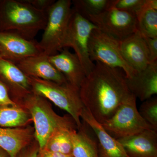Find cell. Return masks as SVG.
<instances>
[{
    "instance_id": "obj_1",
    "label": "cell",
    "mask_w": 157,
    "mask_h": 157,
    "mask_svg": "<svg viewBox=\"0 0 157 157\" xmlns=\"http://www.w3.org/2000/svg\"><path fill=\"white\" fill-rule=\"evenodd\" d=\"M79 94L84 107L102 124L131 94L122 70L97 62L82 82Z\"/></svg>"
},
{
    "instance_id": "obj_2",
    "label": "cell",
    "mask_w": 157,
    "mask_h": 157,
    "mask_svg": "<svg viewBox=\"0 0 157 157\" xmlns=\"http://www.w3.org/2000/svg\"><path fill=\"white\" fill-rule=\"evenodd\" d=\"M46 22V12L25 0H0V32H12L33 40Z\"/></svg>"
},
{
    "instance_id": "obj_3",
    "label": "cell",
    "mask_w": 157,
    "mask_h": 157,
    "mask_svg": "<svg viewBox=\"0 0 157 157\" xmlns=\"http://www.w3.org/2000/svg\"><path fill=\"white\" fill-rule=\"evenodd\" d=\"M24 100L33 121L39 149L44 148L48 139L56 131L63 129L76 130L77 126L70 116L58 115L42 96L32 92Z\"/></svg>"
},
{
    "instance_id": "obj_4",
    "label": "cell",
    "mask_w": 157,
    "mask_h": 157,
    "mask_svg": "<svg viewBox=\"0 0 157 157\" xmlns=\"http://www.w3.org/2000/svg\"><path fill=\"white\" fill-rule=\"evenodd\" d=\"M32 91L48 100L69 113L79 128L81 114L84 107L79 90L69 83L58 84L53 82L29 77Z\"/></svg>"
},
{
    "instance_id": "obj_5",
    "label": "cell",
    "mask_w": 157,
    "mask_h": 157,
    "mask_svg": "<svg viewBox=\"0 0 157 157\" xmlns=\"http://www.w3.org/2000/svg\"><path fill=\"white\" fill-rule=\"evenodd\" d=\"M72 1H55L47 12V22L39 45L43 53L52 56L63 49V44L73 11Z\"/></svg>"
},
{
    "instance_id": "obj_6",
    "label": "cell",
    "mask_w": 157,
    "mask_h": 157,
    "mask_svg": "<svg viewBox=\"0 0 157 157\" xmlns=\"http://www.w3.org/2000/svg\"><path fill=\"white\" fill-rule=\"evenodd\" d=\"M136 99L131 94L118 107L112 116L101 124L104 129L115 139L132 136L144 130L153 129L139 113L136 105Z\"/></svg>"
},
{
    "instance_id": "obj_7",
    "label": "cell",
    "mask_w": 157,
    "mask_h": 157,
    "mask_svg": "<svg viewBox=\"0 0 157 157\" xmlns=\"http://www.w3.org/2000/svg\"><path fill=\"white\" fill-rule=\"evenodd\" d=\"M90 59L112 68L123 71L126 78L137 73L124 59L120 49V41L96 29L91 33L88 45Z\"/></svg>"
},
{
    "instance_id": "obj_8",
    "label": "cell",
    "mask_w": 157,
    "mask_h": 157,
    "mask_svg": "<svg viewBox=\"0 0 157 157\" xmlns=\"http://www.w3.org/2000/svg\"><path fill=\"white\" fill-rule=\"evenodd\" d=\"M73 10L63 44V49L68 47L73 48L86 76L94 67V63L91 60L89 53L90 36L92 32L98 28L89 20Z\"/></svg>"
},
{
    "instance_id": "obj_9",
    "label": "cell",
    "mask_w": 157,
    "mask_h": 157,
    "mask_svg": "<svg viewBox=\"0 0 157 157\" xmlns=\"http://www.w3.org/2000/svg\"><path fill=\"white\" fill-rule=\"evenodd\" d=\"M105 34L121 41L137 30V18L132 14L111 7L101 14L88 17Z\"/></svg>"
},
{
    "instance_id": "obj_10",
    "label": "cell",
    "mask_w": 157,
    "mask_h": 157,
    "mask_svg": "<svg viewBox=\"0 0 157 157\" xmlns=\"http://www.w3.org/2000/svg\"><path fill=\"white\" fill-rule=\"evenodd\" d=\"M0 48L6 59L15 63L28 57L43 53L39 42L10 32H0Z\"/></svg>"
},
{
    "instance_id": "obj_11",
    "label": "cell",
    "mask_w": 157,
    "mask_h": 157,
    "mask_svg": "<svg viewBox=\"0 0 157 157\" xmlns=\"http://www.w3.org/2000/svg\"><path fill=\"white\" fill-rule=\"evenodd\" d=\"M14 63L29 77L60 84L68 82L65 76L49 61L48 56L44 53L21 59Z\"/></svg>"
},
{
    "instance_id": "obj_12",
    "label": "cell",
    "mask_w": 157,
    "mask_h": 157,
    "mask_svg": "<svg viewBox=\"0 0 157 157\" xmlns=\"http://www.w3.org/2000/svg\"><path fill=\"white\" fill-rule=\"evenodd\" d=\"M120 49L125 61L137 72L144 70L150 63L146 41L138 31L120 41Z\"/></svg>"
},
{
    "instance_id": "obj_13",
    "label": "cell",
    "mask_w": 157,
    "mask_h": 157,
    "mask_svg": "<svg viewBox=\"0 0 157 157\" xmlns=\"http://www.w3.org/2000/svg\"><path fill=\"white\" fill-rule=\"evenodd\" d=\"M81 117L95 135L100 157H129L117 139L109 135L85 107L82 112Z\"/></svg>"
},
{
    "instance_id": "obj_14",
    "label": "cell",
    "mask_w": 157,
    "mask_h": 157,
    "mask_svg": "<svg viewBox=\"0 0 157 157\" xmlns=\"http://www.w3.org/2000/svg\"><path fill=\"white\" fill-rule=\"evenodd\" d=\"M117 140L129 157H157V132L153 129Z\"/></svg>"
},
{
    "instance_id": "obj_15",
    "label": "cell",
    "mask_w": 157,
    "mask_h": 157,
    "mask_svg": "<svg viewBox=\"0 0 157 157\" xmlns=\"http://www.w3.org/2000/svg\"><path fill=\"white\" fill-rule=\"evenodd\" d=\"M0 78L6 85L9 94L24 98L33 92L29 78L13 62L0 59Z\"/></svg>"
},
{
    "instance_id": "obj_16",
    "label": "cell",
    "mask_w": 157,
    "mask_h": 157,
    "mask_svg": "<svg viewBox=\"0 0 157 157\" xmlns=\"http://www.w3.org/2000/svg\"><path fill=\"white\" fill-rule=\"evenodd\" d=\"M127 84L131 94L141 101L151 98L157 94V61L151 63L146 69L137 72Z\"/></svg>"
},
{
    "instance_id": "obj_17",
    "label": "cell",
    "mask_w": 157,
    "mask_h": 157,
    "mask_svg": "<svg viewBox=\"0 0 157 157\" xmlns=\"http://www.w3.org/2000/svg\"><path fill=\"white\" fill-rule=\"evenodd\" d=\"M48 59L54 67L65 76L68 82L79 89L86 74L75 54L64 48L60 53L48 56Z\"/></svg>"
},
{
    "instance_id": "obj_18",
    "label": "cell",
    "mask_w": 157,
    "mask_h": 157,
    "mask_svg": "<svg viewBox=\"0 0 157 157\" xmlns=\"http://www.w3.org/2000/svg\"><path fill=\"white\" fill-rule=\"evenodd\" d=\"M33 132L29 128L0 127V147L10 157H17L33 139Z\"/></svg>"
},
{
    "instance_id": "obj_19",
    "label": "cell",
    "mask_w": 157,
    "mask_h": 157,
    "mask_svg": "<svg viewBox=\"0 0 157 157\" xmlns=\"http://www.w3.org/2000/svg\"><path fill=\"white\" fill-rule=\"evenodd\" d=\"M83 122L78 132L75 130L71 132L72 155L73 157H100L97 138L90 132V127Z\"/></svg>"
},
{
    "instance_id": "obj_20",
    "label": "cell",
    "mask_w": 157,
    "mask_h": 157,
    "mask_svg": "<svg viewBox=\"0 0 157 157\" xmlns=\"http://www.w3.org/2000/svg\"><path fill=\"white\" fill-rule=\"evenodd\" d=\"M29 121L28 113L17 106L0 107V127H21Z\"/></svg>"
},
{
    "instance_id": "obj_21",
    "label": "cell",
    "mask_w": 157,
    "mask_h": 157,
    "mask_svg": "<svg viewBox=\"0 0 157 157\" xmlns=\"http://www.w3.org/2000/svg\"><path fill=\"white\" fill-rule=\"evenodd\" d=\"M113 0H73V9L87 18L101 14L112 7Z\"/></svg>"
},
{
    "instance_id": "obj_22",
    "label": "cell",
    "mask_w": 157,
    "mask_h": 157,
    "mask_svg": "<svg viewBox=\"0 0 157 157\" xmlns=\"http://www.w3.org/2000/svg\"><path fill=\"white\" fill-rule=\"evenodd\" d=\"M73 130L63 129L56 131L51 136L42 149L63 154L72 155L71 133Z\"/></svg>"
},
{
    "instance_id": "obj_23",
    "label": "cell",
    "mask_w": 157,
    "mask_h": 157,
    "mask_svg": "<svg viewBox=\"0 0 157 157\" xmlns=\"http://www.w3.org/2000/svg\"><path fill=\"white\" fill-rule=\"evenodd\" d=\"M136 18L137 30L144 37L157 38V10H146Z\"/></svg>"
},
{
    "instance_id": "obj_24",
    "label": "cell",
    "mask_w": 157,
    "mask_h": 157,
    "mask_svg": "<svg viewBox=\"0 0 157 157\" xmlns=\"http://www.w3.org/2000/svg\"><path fill=\"white\" fill-rule=\"evenodd\" d=\"M139 113L153 128L157 132V98L156 97L151 98L143 101L140 105Z\"/></svg>"
},
{
    "instance_id": "obj_25",
    "label": "cell",
    "mask_w": 157,
    "mask_h": 157,
    "mask_svg": "<svg viewBox=\"0 0 157 157\" xmlns=\"http://www.w3.org/2000/svg\"><path fill=\"white\" fill-rule=\"evenodd\" d=\"M144 2L145 0H113L112 7L137 17L143 11Z\"/></svg>"
},
{
    "instance_id": "obj_26",
    "label": "cell",
    "mask_w": 157,
    "mask_h": 157,
    "mask_svg": "<svg viewBox=\"0 0 157 157\" xmlns=\"http://www.w3.org/2000/svg\"><path fill=\"white\" fill-rule=\"evenodd\" d=\"M3 106L15 107L17 105L10 97L6 85L0 78V107Z\"/></svg>"
},
{
    "instance_id": "obj_27",
    "label": "cell",
    "mask_w": 157,
    "mask_h": 157,
    "mask_svg": "<svg viewBox=\"0 0 157 157\" xmlns=\"http://www.w3.org/2000/svg\"><path fill=\"white\" fill-rule=\"evenodd\" d=\"M144 38L148 48L150 63L157 61V38Z\"/></svg>"
},
{
    "instance_id": "obj_28",
    "label": "cell",
    "mask_w": 157,
    "mask_h": 157,
    "mask_svg": "<svg viewBox=\"0 0 157 157\" xmlns=\"http://www.w3.org/2000/svg\"><path fill=\"white\" fill-rule=\"evenodd\" d=\"M35 9L47 12L48 9L55 2L54 0H25Z\"/></svg>"
},
{
    "instance_id": "obj_29",
    "label": "cell",
    "mask_w": 157,
    "mask_h": 157,
    "mask_svg": "<svg viewBox=\"0 0 157 157\" xmlns=\"http://www.w3.org/2000/svg\"><path fill=\"white\" fill-rule=\"evenodd\" d=\"M37 157H73L72 155L63 154L61 153L48 151L44 149H39Z\"/></svg>"
},
{
    "instance_id": "obj_30",
    "label": "cell",
    "mask_w": 157,
    "mask_h": 157,
    "mask_svg": "<svg viewBox=\"0 0 157 157\" xmlns=\"http://www.w3.org/2000/svg\"><path fill=\"white\" fill-rule=\"evenodd\" d=\"M39 149L34 147L30 149L29 150L24 152L20 155L19 157H37Z\"/></svg>"
},
{
    "instance_id": "obj_31",
    "label": "cell",
    "mask_w": 157,
    "mask_h": 157,
    "mask_svg": "<svg viewBox=\"0 0 157 157\" xmlns=\"http://www.w3.org/2000/svg\"><path fill=\"white\" fill-rule=\"evenodd\" d=\"M0 157H10L9 154L0 147Z\"/></svg>"
},
{
    "instance_id": "obj_32",
    "label": "cell",
    "mask_w": 157,
    "mask_h": 157,
    "mask_svg": "<svg viewBox=\"0 0 157 157\" xmlns=\"http://www.w3.org/2000/svg\"><path fill=\"white\" fill-rule=\"evenodd\" d=\"M6 59L5 54L3 52L2 50L0 48V59Z\"/></svg>"
},
{
    "instance_id": "obj_33",
    "label": "cell",
    "mask_w": 157,
    "mask_h": 157,
    "mask_svg": "<svg viewBox=\"0 0 157 157\" xmlns=\"http://www.w3.org/2000/svg\"></svg>"
}]
</instances>
